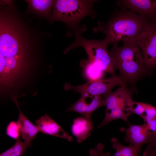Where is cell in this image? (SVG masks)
Instances as JSON below:
<instances>
[{
    "label": "cell",
    "mask_w": 156,
    "mask_h": 156,
    "mask_svg": "<svg viewBox=\"0 0 156 156\" xmlns=\"http://www.w3.org/2000/svg\"><path fill=\"white\" fill-rule=\"evenodd\" d=\"M5 133L10 138L16 140L19 139L21 132V126L18 121H12L10 122L6 128Z\"/></svg>",
    "instance_id": "cell-20"
},
{
    "label": "cell",
    "mask_w": 156,
    "mask_h": 156,
    "mask_svg": "<svg viewBox=\"0 0 156 156\" xmlns=\"http://www.w3.org/2000/svg\"><path fill=\"white\" fill-rule=\"evenodd\" d=\"M29 5L36 12L40 14L50 15L53 1L32 0L27 1Z\"/></svg>",
    "instance_id": "cell-17"
},
{
    "label": "cell",
    "mask_w": 156,
    "mask_h": 156,
    "mask_svg": "<svg viewBox=\"0 0 156 156\" xmlns=\"http://www.w3.org/2000/svg\"><path fill=\"white\" fill-rule=\"evenodd\" d=\"M22 39L13 23L1 18L0 73L1 87L8 88L22 72L25 57Z\"/></svg>",
    "instance_id": "cell-1"
},
{
    "label": "cell",
    "mask_w": 156,
    "mask_h": 156,
    "mask_svg": "<svg viewBox=\"0 0 156 156\" xmlns=\"http://www.w3.org/2000/svg\"><path fill=\"white\" fill-rule=\"evenodd\" d=\"M127 81L120 75L112 76L108 78L89 81L84 84L73 86L66 83V90H73L81 95L95 96L103 95L111 92L112 89L117 86H125Z\"/></svg>",
    "instance_id": "cell-6"
},
{
    "label": "cell",
    "mask_w": 156,
    "mask_h": 156,
    "mask_svg": "<svg viewBox=\"0 0 156 156\" xmlns=\"http://www.w3.org/2000/svg\"><path fill=\"white\" fill-rule=\"evenodd\" d=\"M145 109L144 114L141 116L144 121L146 120L156 117V107L147 103H142Z\"/></svg>",
    "instance_id": "cell-22"
},
{
    "label": "cell",
    "mask_w": 156,
    "mask_h": 156,
    "mask_svg": "<svg viewBox=\"0 0 156 156\" xmlns=\"http://www.w3.org/2000/svg\"><path fill=\"white\" fill-rule=\"evenodd\" d=\"M154 145H156V136L153 138V142L151 143Z\"/></svg>",
    "instance_id": "cell-26"
},
{
    "label": "cell",
    "mask_w": 156,
    "mask_h": 156,
    "mask_svg": "<svg viewBox=\"0 0 156 156\" xmlns=\"http://www.w3.org/2000/svg\"><path fill=\"white\" fill-rule=\"evenodd\" d=\"M86 97L81 96L80 99L66 109V112L74 111L83 115L84 117L91 119L92 113L97 108L105 106L104 100L101 96H93L89 103L86 102Z\"/></svg>",
    "instance_id": "cell-12"
},
{
    "label": "cell",
    "mask_w": 156,
    "mask_h": 156,
    "mask_svg": "<svg viewBox=\"0 0 156 156\" xmlns=\"http://www.w3.org/2000/svg\"><path fill=\"white\" fill-rule=\"evenodd\" d=\"M144 112L142 103L133 101L127 109V114L128 116L135 114L141 117L144 114Z\"/></svg>",
    "instance_id": "cell-21"
},
{
    "label": "cell",
    "mask_w": 156,
    "mask_h": 156,
    "mask_svg": "<svg viewBox=\"0 0 156 156\" xmlns=\"http://www.w3.org/2000/svg\"><path fill=\"white\" fill-rule=\"evenodd\" d=\"M17 96H12L13 101L18 109L19 114L17 121L21 127V138L25 143L32 145L31 142L39 132L37 127L31 122L23 114L19 107Z\"/></svg>",
    "instance_id": "cell-13"
},
{
    "label": "cell",
    "mask_w": 156,
    "mask_h": 156,
    "mask_svg": "<svg viewBox=\"0 0 156 156\" xmlns=\"http://www.w3.org/2000/svg\"><path fill=\"white\" fill-rule=\"evenodd\" d=\"M9 149L0 154V156H22L25 154L27 149L32 145L22 142L21 139L16 140Z\"/></svg>",
    "instance_id": "cell-19"
},
{
    "label": "cell",
    "mask_w": 156,
    "mask_h": 156,
    "mask_svg": "<svg viewBox=\"0 0 156 156\" xmlns=\"http://www.w3.org/2000/svg\"><path fill=\"white\" fill-rule=\"evenodd\" d=\"M153 23L140 14L122 8L113 13L106 22H99L93 30L105 34L104 40L108 46L121 41L133 42Z\"/></svg>",
    "instance_id": "cell-2"
},
{
    "label": "cell",
    "mask_w": 156,
    "mask_h": 156,
    "mask_svg": "<svg viewBox=\"0 0 156 156\" xmlns=\"http://www.w3.org/2000/svg\"><path fill=\"white\" fill-rule=\"evenodd\" d=\"M96 1L82 0H57L53 1V19L66 23L72 31L71 36L77 31L86 27L79 26L84 17L90 16L95 17L96 13L92 9Z\"/></svg>",
    "instance_id": "cell-4"
},
{
    "label": "cell",
    "mask_w": 156,
    "mask_h": 156,
    "mask_svg": "<svg viewBox=\"0 0 156 156\" xmlns=\"http://www.w3.org/2000/svg\"><path fill=\"white\" fill-rule=\"evenodd\" d=\"M118 5L142 16L152 22H156V0H120Z\"/></svg>",
    "instance_id": "cell-9"
},
{
    "label": "cell",
    "mask_w": 156,
    "mask_h": 156,
    "mask_svg": "<svg viewBox=\"0 0 156 156\" xmlns=\"http://www.w3.org/2000/svg\"><path fill=\"white\" fill-rule=\"evenodd\" d=\"M35 122L39 132L44 134L65 139L69 142L72 140V137L47 114L36 120Z\"/></svg>",
    "instance_id": "cell-11"
},
{
    "label": "cell",
    "mask_w": 156,
    "mask_h": 156,
    "mask_svg": "<svg viewBox=\"0 0 156 156\" xmlns=\"http://www.w3.org/2000/svg\"><path fill=\"white\" fill-rule=\"evenodd\" d=\"M128 117L126 113L119 108L106 109L105 118L102 122L98 126L97 128H100L107 124L110 122L117 119H121L127 122Z\"/></svg>",
    "instance_id": "cell-16"
},
{
    "label": "cell",
    "mask_w": 156,
    "mask_h": 156,
    "mask_svg": "<svg viewBox=\"0 0 156 156\" xmlns=\"http://www.w3.org/2000/svg\"><path fill=\"white\" fill-rule=\"evenodd\" d=\"M80 65L85 77L89 81L101 79L103 72L96 67L88 59H82Z\"/></svg>",
    "instance_id": "cell-15"
},
{
    "label": "cell",
    "mask_w": 156,
    "mask_h": 156,
    "mask_svg": "<svg viewBox=\"0 0 156 156\" xmlns=\"http://www.w3.org/2000/svg\"><path fill=\"white\" fill-rule=\"evenodd\" d=\"M93 129L91 119L80 117L74 120L71 130L77 142L81 143L90 135Z\"/></svg>",
    "instance_id": "cell-14"
},
{
    "label": "cell",
    "mask_w": 156,
    "mask_h": 156,
    "mask_svg": "<svg viewBox=\"0 0 156 156\" xmlns=\"http://www.w3.org/2000/svg\"><path fill=\"white\" fill-rule=\"evenodd\" d=\"M83 29L77 31L75 34V38L73 42L64 51L66 53L72 49L79 47L83 48L88 56V59L96 67L103 72L116 76L111 57L106 50L108 45L103 40H89L82 36Z\"/></svg>",
    "instance_id": "cell-5"
},
{
    "label": "cell",
    "mask_w": 156,
    "mask_h": 156,
    "mask_svg": "<svg viewBox=\"0 0 156 156\" xmlns=\"http://www.w3.org/2000/svg\"><path fill=\"white\" fill-rule=\"evenodd\" d=\"M119 47L114 44L108 51L115 69H118L127 82L133 83L145 72L144 61L141 50L134 42L123 43Z\"/></svg>",
    "instance_id": "cell-3"
},
{
    "label": "cell",
    "mask_w": 156,
    "mask_h": 156,
    "mask_svg": "<svg viewBox=\"0 0 156 156\" xmlns=\"http://www.w3.org/2000/svg\"><path fill=\"white\" fill-rule=\"evenodd\" d=\"M132 94V91L127 90L124 86L115 92L103 95L106 109L118 107L127 114V109L133 101Z\"/></svg>",
    "instance_id": "cell-10"
},
{
    "label": "cell",
    "mask_w": 156,
    "mask_h": 156,
    "mask_svg": "<svg viewBox=\"0 0 156 156\" xmlns=\"http://www.w3.org/2000/svg\"><path fill=\"white\" fill-rule=\"evenodd\" d=\"M133 42L141 50L145 71L152 70L156 67V22L153 23Z\"/></svg>",
    "instance_id": "cell-7"
},
{
    "label": "cell",
    "mask_w": 156,
    "mask_h": 156,
    "mask_svg": "<svg viewBox=\"0 0 156 156\" xmlns=\"http://www.w3.org/2000/svg\"><path fill=\"white\" fill-rule=\"evenodd\" d=\"M129 125L128 128L122 127L120 128V130L126 133L125 141L130 142V144L133 145L139 154L143 144H149L153 142V134L146 123L141 125L130 123Z\"/></svg>",
    "instance_id": "cell-8"
},
{
    "label": "cell",
    "mask_w": 156,
    "mask_h": 156,
    "mask_svg": "<svg viewBox=\"0 0 156 156\" xmlns=\"http://www.w3.org/2000/svg\"><path fill=\"white\" fill-rule=\"evenodd\" d=\"M144 122L152 133L153 138L156 136V117L147 119Z\"/></svg>",
    "instance_id": "cell-24"
},
{
    "label": "cell",
    "mask_w": 156,
    "mask_h": 156,
    "mask_svg": "<svg viewBox=\"0 0 156 156\" xmlns=\"http://www.w3.org/2000/svg\"><path fill=\"white\" fill-rule=\"evenodd\" d=\"M104 148V146L102 144L99 143L94 148L89 150V154L91 156H110L109 153L103 152Z\"/></svg>",
    "instance_id": "cell-23"
},
{
    "label": "cell",
    "mask_w": 156,
    "mask_h": 156,
    "mask_svg": "<svg viewBox=\"0 0 156 156\" xmlns=\"http://www.w3.org/2000/svg\"><path fill=\"white\" fill-rule=\"evenodd\" d=\"M111 142L112 147L116 150L115 156H139L137 151L130 144L128 146H124L115 138H112Z\"/></svg>",
    "instance_id": "cell-18"
},
{
    "label": "cell",
    "mask_w": 156,
    "mask_h": 156,
    "mask_svg": "<svg viewBox=\"0 0 156 156\" xmlns=\"http://www.w3.org/2000/svg\"><path fill=\"white\" fill-rule=\"evenodd\" d=\"M144 156H156V145L148 144L143 153Z\"/></svg>",
    "instance_id": "cell-25"
}]
</instances>
